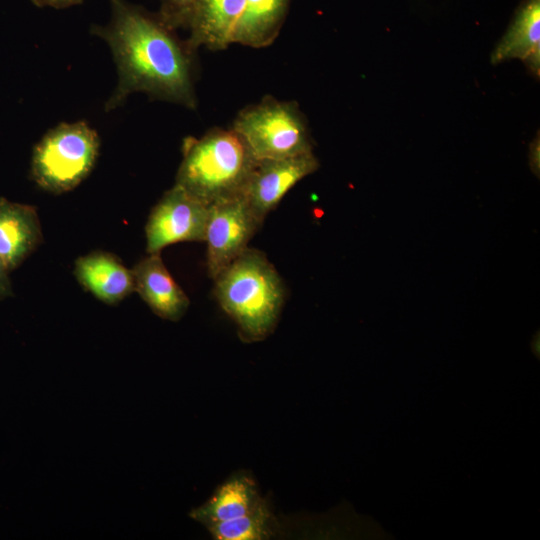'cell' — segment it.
Masks as SVG:
<instances>
[{
    "label": "cell",
    "instance_id": "obj_16",
    "mask_svg": "<svg viewBox=\"0 0 540 540\" xmlns=\"http://www.w3.org/2000/svg\"><path fill=\"white\" fill-rule=\"evenodd\" d=\"M217 540H262L273 534V518L261 500L243 516L206 526Z\"/></svg>",
    "mask_w": 540,
    "mask_h": 540
},
{
    "label": "cell",
    "instance_id": "obj_3",
    "mask_svg": "<svg viewBox=\"0 0 540 540\" xmlns=\"http://www.w3.org/2000/svg\"><path fill=\"white\" fill-rule=\"evenodd\" d=\"M182 155L175 185L209 206L242 195L257 162L232 128L185 138Z\"/></svg>",
    "mask_w": 540,
    "mask_h": 540
},
{
    "label": "cell",
    "instance_id": "obj_18",
    "mask_svg": "<svg viewBox=\"0 0 540 540\" xmlns=\"http://www.w3.org/2000/svg\"><path fill=\"white\" fill-rule=\"evenodd\" d=\"M12 295L9 271L0 257V300Z\"/></svg>",
    "mask_w": 540,
    "mask_h": 540
},
{
    "label": "cell",
    "instance_id": "obj_2",
    "mask_svg": "<svg viewBox=\"0 0 540 540\" xmlns=\"http://www.w3.org/2000/svg\"><path fill=\"white\" fill-rule=\"evenodd\" d=\"M214 280V295L246 342L274 330L285 299L283 281L266 255L247 247Z\"/></svg>",
    "mask_w": 540,
    "mask_h": 540
},
{
    "label": "cell",
    "instance_id": "obj_6",
    "mask_svg": "<svg viewBox=\"0 0 540 540\" xmlns=\"http://www.w3.org/2000/svg\"><path fill=\"white\" fill-rule=\"evenodd\" d=\"M262 223L242 195L210 205L204 241L207 273L212 279L248 247Z\"/></svg>",
    "mask_w": 540,
    "mask_h": 540
},
{
    "label": "cell",
    "instance_id": "obj_20",
    "mask_svg": "<svg viewBox=\"0 0 540 540\" xmlns=\"http://www.w3.org/2000/svg\"><path fill=\"white\" fill-rule=\"evenodd\" d=\"M540 147L539 140L534 141L530 146V167L537 177H539L540 168Z\"/></svg>",
    "mask_w": 540,
    "mask_h": 540
},
{
    "label": "cell",
    "instance_id": "obj_17",
    "mask_svg": "<svg viewBox=\"0 0 540 540\" xmlns=\"http://www.w3.org/2000/svg\"><path fill=\"white\" fill-rule=\"evenodd\" d=\"M193 0H161L159 14L175 29L186 27Z\"/></svg>",
    "mask_w": 540,
    "mask_h": 540
},
{
    "label": "cell",
    "instance_id": "obj_9",
    "mask_svg": "<svg viewBox=\"0 0 540 540\" xmlns=\"http://www.w3.org/2000/svg\"><path fill=\"white\" fill-rule=\"evenodd\" d=\"M135 292L159 317L179 320L190 300L169 273L160 253L147 254L132 269Z\"/></svg>",
    "mask_w": 540,
    "mask_h": 540
},
{
    "label": "cell",
    "instance_id": "obj_19",
    "mask_svg": "<svg viewBox=\"0 0 540 540\" xmlns=\"http://www.w3.org/2000/svg\"><path fill=\"white\" fill-rule=\"evenodd\" d=\"M38 7H52L55 9L69 8L79 5L83 0H31Z\"/></svg>",
    "mask_w": 540,
    "mask_h": 540
},
{
    "label": "cell",
    "instance_id": "obj_5",
    "mask_svg": "<svg viewBox=\"0 0 540 540\" xmlns=\"http://www.w3.org/2000/svg\"><path fill=\"white\" fill-rule=\"evenodd\" d=\"M256 160L282 159L312 153L306 118L295 101L270 95L242 109L231 127Z\"/></svg>",
    "mask_w": 540,
    "mask_h": 540
},
{
    "label": "cell",
    "instance_id": "obj_10",
    "mask_svg": "<svg viewBox=\"0 0 540 540\" xmlns=\"http://www.w3.org/2000/svg\"><path fill=\"white\" fill-rule=\"evenodd\" d=\"M37 210L0 198V257L9 272L19 267L42 243Z\"/></svg>",
    "mask_w": 540,
    "mask_h": 540
},
{
    "label": "cell",
    "instance_id": "obj_11",
    "mask_svg": "<svg viewBox=\"0 0 540 540\" xmlns=\"http://www.w3.org/2000/svg\"><path fill=\"white\" fill-rule=\"evenodd\" d=\"M245 0H193L186 27L192 50L205 46L223 50L232 44L233 33Z\"/></svg>",
    "mask_w": 540,
    "mask_h": 540
},
{
    "label": "cell",
    "instance_id": "obj_4",
    "mask_svg": "<svg viewBox=\"0 0 540 540\" xmlns=\"http://www.w3.org/2000/svg\"><path fill=\"white\" fill-rule=\"evenodd\" d=\"M99 150V135L86 122L60 123L35 145L31 177L47 192L71 191L90 174Z\"/></svg>",
    "mask_w": 540,
    "mask_h": 540
},
{
    "label": "cell",
    "instance_id": "obj_13",
    "mask_svg": "<svg viewBox=\"0 0 540 540\" xmlns=\"http://www.w3.org/2000/svg\"><path fill=\"white\" fill-rule=\"evenodd\" d=\"M520 59L539 76L540 68V0H526L517 12L506 34L491 54L497 64L508 59Z\"/></svg>",
    "mask_w": 540,
    "mask_h": 540
},
{
    "label": "cell",
    "instance_id": "obj_8",
    "mask_svg": "<svg viewBox=\"0 0 540 540\" xmlns=\"http://www.w3.org/2000/svg\"><path fill=\"white\" fill-rule=\"evenodd\" d=\"M318 168L319 162L313 152L282 159L257 160L242 196L263 222L291 188Z\"/></svg>",
    "mask_w": 540,
    "mask_h": 540
},
{
    "label": "cell",
    "instance_id": "obj_12",
    "mask_svg": "<svg viewBox=\"0 0 540 540\" xmlns=\"http://www.w3.org/2000/svg\"><path fill=\"white\" fill-rule=\"evenodd\" d=\"M77 281L105 304L115 305L135 292L131 269L112 253L93 251L74 264Z\"/></svg>",
    "mask_w": 540,
    "mask_h": 540
},
{
    "label": "cell",
    "instance_id": "obj_15",
    "mask_svg": "<svg viewBox=\"0 0 540 540\" xmlns=\"http://www.w3.org/2000/svg\"><path fill=\"white\" fill-rule=\"evenodd\" d=\"M261 500L254 481L244 474H239L222 484L213 496L194 509L190 516L208 526L243 516Z\"/></svg>",
    "mask_w": 540,
    "mask_h": 540
},
{
    "label": "cell",
    "instance_id": "obj_7",
    "mask_svg": "<svg viewBox=\"0 0 540 540\" xmlns=\"http://www.w3.org/2000/svg\"><path fill=\"white\" fill-rule=\"evenodd\" d=\"M209 207L174 184L149 214L145 226L147 254L160 253L178 242L204 241Z\"/></svg>",
    "mask_w": 540,
    "mask_h": 540
},
{
    "label": "cell",
    "instance_id": "obj_14",
    "mask_svg": "<svg viewBox=\"0 0 540 540\" xmlns=\"http://www.w3.org/2000/svg\"><path fill=\"white\" fill-rule=\"evenodd\" d=\"M290 0H245L232 44L252 48L269 46L285 21Z\"/></svg>",
    "mask_w": 540,
    "mask_h": 540
},
{
    "label": "cell",
    "instance_id": "obj_1",
    "mask_svg": "<svg viewBox=\"0 0 540 540\" xmlns=\"http://www.w3.org/2000/svg\"><path fill=\"white\" fill-rule=\"evenodd\" d=\"M110 5L109 23L91 28L110 47L117 66V87L105 110L117 108L134 92L194 109L195 51L187 41L159 13L126 0H110Z\"/></svg>",
    "mask_w": 540,
    "mask_h": 540
}]
</instances>
